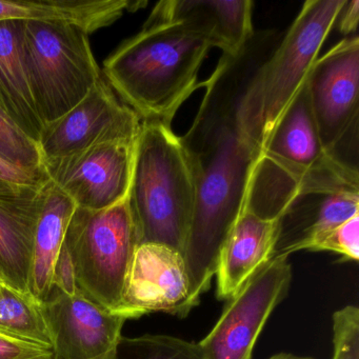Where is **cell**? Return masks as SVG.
<instances>
[{
  "label": "cell",
  "instance_id": "9",
  "mask_svg": "<svg viewBox=\"0 0 359 359\" xmlns=\"http://www.w3.org/2000/svg\"><path fill=\"white\" fill-rule=\"evenodd\" d=\"M142 123L102 76L77 106L45 126L39 148L46 165L100 144L135 142Z\"/></svg>",
  "mask_w": 359,
  "mask_h": 359
},
{
  "label": "cell",
  "instance_id": "11",
  "mask_svg": "<svg viewBox=\"0 0 359 359\" xmlns=\"http://www.w3.org/2000/svg\"><path fill=\"white\" fill-rule=\"evenodd\" d=\"M135 142L92 147L45 165L50 182L76 208L100 211L129 196Z\"/></svg>",
  "mask_w": 359,
  "mask_h": 359
},
{
  "label": "cell",
  "instance_id": "28",
  "mask_svg": "<svg viewBox=\"0 0 359 359\" xmlns=\"http://www.w3.org/2000/svg\"><path fill=\"white\" fill-rule=\"evenodd\" d=\"M53 287L66 295L74 296L77 293L74 266L65 245H62L54 269Z\"/></svg>",
  "mask_w": 359,
  "mask_h": 359
},
{
  "label": "cell",
  "instance_id": "2",
  "mask_svg": "<svg viewBox=\"0 0 359 359\" xmlns=\"http://www.w3.org/2000/svg\"><path fill=\"white\" fill-rule=\"evenodd\" d=\"M214 47L198 0H165L137 34L106 58L102 74L142 121L171 126L180 106L201 87L199 70Z\"/></svg>",
  "mask_w": 359,
  "mask_h": 359
},
{
  "label": "cell",
  "instance_id": "25",
  "mask_svg": "<svg viewBox=\"0 0 359 359\" xmlns=\"http://www.w3.org/2000/svg\"><path fill=\"white\" fill-rule=\"evenodd\" d=\"M359 215L346 220L325 235L313 251L340 254L344 259L357 262L359 258Z\"/></svg>",
  "mask_w": 359,
  "mask_h": 359
},
{
  "label": "cell",
  "instance_id": "21",
  "mask_svg": "<svg viewBox=\"0 0 359 359\" xmlns=\"http://www.w3.org/2000/svg\"><path fill=\"white\" fill-rule=\"evenodd\" d=\"M213 31L215 47L224 55L236 57L253 39V1L251 0H198Z\"/></svg>",
  "mask_w": 359,
  "mask_h": 359
},
{
  "label": "cell",
  "instance_id": "18",
  "mask_svg": "<svg viewBox=\"0 0 359 359\" xmlns=\"http://www.w3.org/2000/svg\"><path fill=\"white\" fill-rule=\"evenodd\" d=\"M76 205L55 184L48 182L33 241L29 291L45 302L53 293L56 262Z\"/></svg>",
  "mask_w": 359,
  "mask_h": 359
},
{
  "label": "cell",
  "instance_id": "16",
  "mask_svg": "<svg viewBox=\"0 0 359 359\" xmlns=\"http://www.w3.org/2000/svg\"><path fill=\"white\" fill-rule=\"evenodd\" d=\"M359 215V193L304 195L296 199L278 219L274 256L313 251L336 226Z\"/></svg>",
  "mask_w": 359,
  "mask_h": 359
},
{
  "label": "cell",
  "instance_id": "19",
  "mask_svg": "<svg viewBox=\"0 0 359 359\" xmlns=\"http://www.w3.org/2000/svg\"><path fill=\"white\" fill-rule=\"evenodd\" d=\"M20 34V22H0V104L30 137L39 142L45 123L33 100Z\"/></svg>",
  "mask_w": 359,
  "mask_h": 359
},
{
  "label": "cell",
  "instance_id": "14",
  "mask_svg": "<svg viewBox=\"0 0 359 359\" xmlns=\"http://www.w3.org/2000/svg\"><path fill=\"white\" fill-rule=\"evenodd\" d=\"M47 184L0 193V279L18 291L30 292L33 241Z\"/></svg>",
  "mask_w": 359,
  "mask_h": 359
},
{
  "label": "cell",
  "instance_id": "30",
  "mask_svg": "<svg viewBox=\"0 0 359 359\" xmlns=\"http://www.w3.org/2000/svg\"><path fill=\"white\" fill-rule=\"evenodd\" d=\"M269 359H314L312 357L299 356V355L291 354V353H278L273 355Z\"/></svg>",
  "mask_w": 359,
  "mask_h": 359
},
{
  "label": "cell",
  "instance_id": "13",
  "mask_svg": "<svg viewBox=\"0 0 359 359\" xmlns=\"http://www.w3.org/2000/svg\"><path fill=\"white\" fill-rule=\"evenodd\" d=\"M56 359H116L127 319L88 299L54 289L43 302Z\"/></svg>",
  "mask_w": 359,
  "mask_h": 359
},
{
  "label": "cell",
  "instance_id": "17",
  "mask_svg": "<svg viewBox=\"0 0 359 359\" xmlns=\"http://www.w3.org/2000/svg\"><path fill=\"white\" fill-rule=\"evenodd\" d=\"M144 5L140 0H0V22L73 25L90 35Z\"/></svg>",
  "mask_w": 359,
  "mask_h": 359
},
{
  "label": "cell",
  "instance_id": "6",
  "mask_svg": "<svg viewBox=\"0 0 359 359\" xmlns=\"http://www.w3.org/2000/svg\"><path fill=\"white\" fill-rule=\"evenodd\" d=\"M22 52L33 100L43 123L72 110L102 76L90 45L79 27L20 22Z\"/></svg>",
  "mask_w": 359,
  "mask_h": 359
},
{
  "label": "cell",
  "instance_id": "7",
  "mask_svg": "<svg viewBox=\"0 0 359 359\" xmlns=\"http://www.w3.org/2000/svg\"><path fill=\"white\" fill-rule=\"evenodd\" d=\"M140 245L128 197L100 211L76 208L64 245L74 266L77 291L117 314Z\"/></svg>",
  "mask_w": 359,
  "mask_h": 359
},
{
  "label": "cell",
  "instance_id": "23",
  "mask_svg": "<svg viewBox=\"0 0 359 359\" xmlns=\"http://www.w3.org/2000/svg\"><path fill=\"white\" fill-rule=\"evenodd\" d=\"M0 158L22 169L46 171L39 142L28 135L0 104Z\"/></svg>",
  "mask_w": 359,
  "mask_h": 359
},
{
  "label": "cell",
  "instance_id": "15",
  "mask_svg": "<svg viewBox=\"0 0 359 359\" xmlns=\"http://www.w3.org/2000/svg\"><path fill=\"white\" fill-rule=\"evenodd\" d=\"M278 220L258 217L243 209L233 226L218 259L217 298L229 300L273 257Z\"/></svg>",
  "mask_w": 359,
  "mask_h": 359
},
{
  "label": "cell",
  "instance_id": "5",
  "mask_svg": "<svg viewBox=\"0 0 359 359\" xmlns=\"http://www.w3.org/2000/svg\"><path fill=\"white\" fill-rule=\"evenodd\" d=\"M346 0H309L250 81L243 102L245 130L257 152L306 83Z\"/></svg>",
  "mask_w": 359,
  "mask_h": 359
},
{
  "label": "cell",
  "instance_id": "10",
  "mask_svg": "<svg viewBox=\"0 0 359 359\" xmlns=\"http://www.w3.org/2000/svg\"><path fill=\"white\" fill-rule=\"evenodd\" d=\"M306 86L321 144L335 155L348 134L358 130V36L342 39L317 58Z\"/></svg>",
  "mask_w": 359,
  "mask_h": 359
},
{
  "label": "cell",
  "instance_id": "1",
  "mask_svg": "<svg viewBox=\"0 0 359 359\" xmlns=\"http://www.w3.org/2000/svg\"><path fill=\"white\" fill-rule=\"evenodd\" d=\"M275 32L254 34L241 55L222 56L189 131L180 137L192 168L195 209L184 258L199 304L209 291L222 247L245 208L258 152L245 130L243 102L260 65L278 45Z\"/></svg>",
  "mask_w": 359,
  "mask_h": 359
},
{
  "label": "cell",
  "instance_id": "4",
  "mask_svg": "<svg viewBox=\"0 0 359 359\" xmlns=\"http://www.w3.org/2000/svg\"><path fill=\"white\" fill-rule=\"evenodd\" d=\"M128 198L140 245L161 243L184 252L195 182L186 149L171 126L142 121Z\"/></svg>",
  "mask_w": 359,
  "mask_h": 359
},
{
  "label": "cell",
  "instance_id": "3",
  "mask_svg": "<svg viewBox=\"0 0 359 359\" xmlns=\"http://www.w3.org/2000/svg\"><path fill=\"white\" fill-rule=\"evenodd\" d=\"M358 192V168L327 152L321 144L304 83L258 153L245 209L278 220L304 195Z\"/></svg>",
  "mask_w": 359,
  "mask_h": 359
},
{
  "label": "cell",
  "instance_id": "12",
  "mask_svg": "<svg viewBox=\"0 0 359 359\" xmlns=\"http://www.w3.org/2000/svg\"><path fill=\"white\" fill-rule=\"evenodd\" d=\"M196 306L182 252L161 243L140 245L117 314L127 320L155 312L184 318Z\"/></svg>",
  "mask_w": 359,
  "mask_h": 359
},
{
  "label": "cell",
  "instance_id": "24",
  "mask_svg": "<svg viewBox=\"0 0 359 359\" xmlns=\"http://www.w3.org/2000/svg\"><path fill=\"white\" fill-rule=\"evenodd\" d=\"M332 359H359V309L346 306L333 314Z\"/></svg>",
  "mask_w": 359,
  "mask_h": 359
},
{
  "label": "cell",
  "instance_id": "22",
  "mask_svg": "<svg viewBox=\"0 0 359 359\" xmlns=\"http://www.w3.org/2000/svg\"><path fill=\"white\" fill-rule=\"evenodd\" d=\"M116 359H203L198 344L169 335L121 338Z\"/></svg>",
  "mask_w": 359,
  "mask_h": 359
},
{
  "label": "cell",
  "instance_id": "8",
  "mask_svg": "<svg viewBox=\"0 0 359 359\" xmlns=\"http://www.w3.org/2000/svg\"><path fill=\"white\" fill-rule=\"evenodd\" d=\"M292 281L287 256H274L229 299L222 316L199 341L203 359H252L254 346Z\"/></svg>",
  "mask_w": 359,
  "mask_h": 359
},
{
  "label": "cell",
  "instance_id": "29",
  "mask_svg": "<svg viewBox=\"0 0 359 359\" xmlns=\"http://www.w3.org/2000/svg\"><path fill=\"white\" fill-rule=\"evenodd\" d=\"M359 22V0H346L339 15H338V29L344 35L356 32Z\"/></svg>",
  "mask_w": 359,
  "mask_h": 359
},
{
  "label": "cell",
  "instance_id": "20",
  "mask_svg": "<svg viewBox=\"0 0 359 359\" xmlns=\"http://www.w3.org/2000/svg\"><path fill=\"white\" fill-rule=\"evenodd\" d=\"M0 334L53 348L54 337L43 302L0 279Z\"/></svg>",
  "mask_w": 359,
  "mask_h": 359
},
{
  "label": "cell",
  "instance_id": "26",
  "mask_svg": "<svg viewBox=\"0 0 359 359\" xmlns=\"http://www.w3.org/2000/svg\"><path fill=\"white\" fill-rule=\"evenodd\" d=\"M49 180L47 171H30L0 158V193L41 188Z\"/></svg>",
  "mask_w": 359,
  "mask_h": 359
},
{
  "label": "cell",
  "instance_id": "27",
  "mask_svg": "<svg viewBox=\"0 0 359 359\" xmlns=\"http://www.w3.org/2000/svg\"><path fill=\"white\" fill-rule=\"evenodd\" d=\"M0 359H56L53 348L27 344L0 334Z\"/></svg>",
  "mask_w": 359,
  "mask_h": 359
}]
</instances>
